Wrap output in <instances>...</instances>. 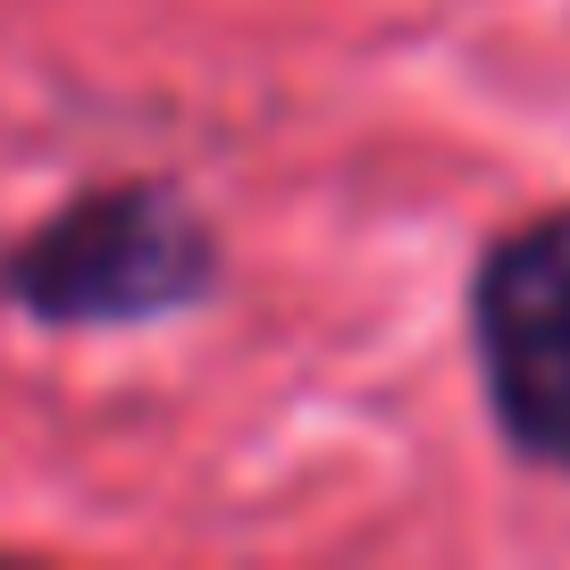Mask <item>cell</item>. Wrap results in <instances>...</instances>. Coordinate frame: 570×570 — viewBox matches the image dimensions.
<instances>
[{
    "label": "cell",
    "instance_id": "6da1fadb",
    "mask_svg": "<svg viewBox=\"0 0 570 570\" xmlns=\"http://www.w3.org/2000/svg\"><path fill=\"white\" fill-rule=\"evenodd\" d=\"M218 235L177 177H109L0 252V303L35 327H151L210 303Z\"/></svg>",
    "mask_w": 570,
    "mask_h": 570
},
{
    "label": "cell",
    "instance_id": "7a4b0ae2",
    "mask_svg": "<svg viewBox=\"0 0 570 570\" xmlns=\"http://www.w3.org/2000/svg\"><path fill=\"white\" fill-rule=\"evenodd\" d=\"M470 353L495 436L570 479V210L495 235L470 268Z\"/></svg>",
    "mask_w": 570,
    "mask_h": 570
}]
</instances>
